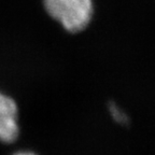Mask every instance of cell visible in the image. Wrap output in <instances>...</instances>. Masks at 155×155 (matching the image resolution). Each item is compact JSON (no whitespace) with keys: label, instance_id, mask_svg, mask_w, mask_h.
Returning a JSON list of instances; mask_svg holds the SVG:
<instances>
[{"label":"cell","instance_id":"2","mask_svg":"<svg viewBox=\"0 0 155 155\" xmlns=\"http://www.w3.org/2000/svg\"><path fill=\"white\" fill-rule=\"evenodd\" d=\"M19 134L18 108L13 98L0 92V141L12 143Z\"/></svg>","mask_w":155,"mask_h":155},{"label":"cell","instance_id":"1","mask_svg":"<svg viewBox=\"0 0 155 155\" xmlns=\"http://www.w3.org/2000/svg\"><path fill=\"white\" fill-rule=\"evenodd\" d=\"M48 15L69 32L84 30L93 18V0H43Z\"/></svg>","mask_w":155,"mask_h":155},{"label":"cell","instance_id":"3","mask_svg":"<svg viewBox=\"0 0 155 155\" xmlns=\"http://www.w3.org/2000/svg\"><path fill=\"white\" fill-rule=\"evenodd\" d=\"M109 112L113 120L120 124H127L128 123V116L126 115V113L120 107L116 106L114 102H111L109 104Z\"/></svg>","mask_w":155,"mask_h":155},{"label":"cell","instance_id":"4","mask_svg":"<svg viewBox=\"0 0 155 155\" xmlns=\"http://www.w3.org/2000/svg\"><path fill=\"white\" fill-rule=\"evenodd\" d=\"M14 155H37V154L31 153V152H18V153H16V154H14Z\"/></svg>","mask_w":155,"mask_h":155}]
</instances>
